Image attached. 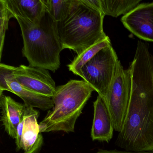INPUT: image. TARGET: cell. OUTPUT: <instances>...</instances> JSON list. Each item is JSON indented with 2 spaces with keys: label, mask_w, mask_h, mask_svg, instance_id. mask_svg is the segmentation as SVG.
<instances>
[{
  "label": "cell",
  "mask_w": 153,
  "mask_h": 153,
  "mask_svg": "<svg viewBox=\"0 0 153 153\" xmlns=\"http://www.w3.org/2000/svg\"><path fill=\"white\" fill-rule=\"evenodd\" d=\"M131 73L130 98L122 130L115 144L125 151H153V56L138 41Z\"/></svg>",
  "instance_id": "cell-1"
},
{
  "label": "cell",
  "mask_w": 153,
  "mask_h": 153,
  "mask_svg": "<svg viewBox=\"0 0 153 153\" xmlns=\"http://www.w3.org/2000/svg\"><path fill=\"white\" fill-rule=\"evenodd\" d=\"M15 19L22 33V53L29 66L55 72L60 66V54L64 50L59 38L57 22L47 10L38 25L20 17Z\"/></svg>",
  "instance_id": "cell-2"
},
{
  "label": "cell",
  "mask_w": 153,
  "mask_h": 153,
  "mask_svg": "<svg viewBox=\"0 0 153 153\" xmlns=\"http://www.w3.org/2000/svg\"><path fill=\"white\" fill-rule=\"evenodd\" d=\"M94 91L83 80H70L57 87L52 97L54 106L39 123L40 132H74L76 121Z\"/></svg>",
  "instance_id": "cell-3"
},
{
  "label": "cell",
  "mask_w": 153,
  "mask_h": 153,
  "mask_svg": "<svg viewBox=\"0 0 153 153\" xmlns=\"http://www.w3.org/2000/svg\"><path fill=\"white\" fill-rule=\"evenodd\" d=\"M104 16L79 0L69 16L57 23L58 35L63 49H70L78 55L107 38L103 27Z\"/></svg>",
  "instance_id": "cell-4"
},
{
  "label": "cell",
  "mask_w": 153,
  "mask_h": 153,
  "mask_svg": "<svg viewBox=\"0 0 153 153\" xmlns=\"http://www.w3.org/2000/svg\"><path fill=\"white\" fill-rule=\"evenodd\" d=\"M131 77L130 70L124 69L119 60L114 75L105 99L113 123L114 130H122L130 98Z\"/></svg>",
  "instance_id": "cell-5"
},
{
  "label": "cell",
  "mask_w": 153,
  "mask_h": 153,
  "mask_svg": "<svg viewBox=\"0 0 153 153\" xmlns=\"http://www.w3.org/2000/svg\"><path fill=\"white\" fill-rule=\"evenodd\" d=\"M117 54L111 45L102 49L81 69V78L105 99L114 75Z\"/></svg>",
  "instance_id": "cell-6"
},
{
  "label": "cell",
  "mask_w": 153,
  "mask_h": 153,
  "mask_svg": "<svg viewBox=\"0 0 153 153\" xmlns=\"http://www.w3.org/2000/svg\"><path fill=\"white\" fill-rule=\"evenodd\" d=\"M14 75L19 84L36 93L52 98L55 94L57 87L48 70L21 65Z\"/></svg>",
  "instance_id": "cell-7"
},
{
  "label": "cell",
  "mask_w": 153,
  "mask_h": 153,
  "mask_svg": "<svg viewBox=\"0 0 153 153\" xmlns=\"http://www.w3.org/2000/svg\"><path fill=\"white\" fill-rule=\"evenodd\" d=\"M121 21L140 39L153 42V2L140 4L123 16Z\"/></svg>",
  "instance_id": "cell-8"
},
{
  "label": "cell",
  "mask_w": 153,
  "mask_h": 153,
  "mask_svg": "<svg viewBox=\"0 0 153 153\" xmlns=\"http://www.w3.org/2000/svg\"><path fill=\"white\" fill-rule=\"evenodd\" d=\"M39 115L38 111L26 105L21 140L24 153H38L42 146L43 138L37 121Z\"/></svg>",
  "instance_id": "cell-9"
},
{
  "label": "cell",
  "mask_w": 153,
  "mask_h": 153,
  "mask_svg": "<svg viewBox=\"0 0 153 153\" xmlns=\"http://www.w3.org/2000/svg\"><path fill=\"white\" fill-rule=\"evenodd\" d=\"M94 117L91 129L93 140L109 143L113 136V123L103 98L98 95L94 102Z\"/></svg>",
  "instance_id": "cell-10"
},
{
  "label": "cell",
  "mask_w": 153,
  "mask_h": 153,
  "mask_svg": "<svg viewBox=\"0 0 153 153\" xmlns=\"http://www.w3.org/2000/svg\"><path fill=\"white\" fill-rule=\"evenodd\" d=\"M0 107L2 125L7 133L16 139L18 127L25 113V105L2 94L0 95Z\"/></svg>",
  "instance_id": "cell-11"
},
{
  "label": "cell",
  "mask_w": 153,
  "mask_h": 153,
  "mask_svg": "<svg viewBox=\"0 0 153 153\" xmlns=\"http://www.w3.org/2000/svg\"><path fill=\"white\" fill-rule=\"evenodd\" d=\"M7 8L16 16L38 25L47 12L43 0H4Z\"/></svg>",
  "instance_id": "cell-12"
},
{
  "label": "cell",
  "mask_w": 153,
  "mask_h": 153,
  "mask_svg": "<svg viewBox=\"0 0 153 153\" xmlns=\"http://www.w3.org/2000/svg\"><path fill=\"white\" fill-rule=\"evenodd\" d=\"M10 92L16 95L24 101L25 104L32 108L47 111L54 106L52 97L40 94L26 88L16 80L14 77L7 81Z\"/></svg>",
  "instance_id": "cell-13"
},
{
  "label": "cell",
  "mask_w": 153,
  "mask_h": 153,
  "mask_svg": "<svg viewBox=\"0 0 153 153\" xmlns=\"http://www.w3.org/2000/svg\"><path fill=\"white\" fill-rule=\"evenodd\" d=\"M103 15L117 18L126 15L140 4V0H100Z\"/></svg>",
  "instance_id": "cell-14"
},
{
  "label": "cell",
  "mask_w": 153,
  "mask_h": 153,
  "mask_svg": "<svg viewBox=\"0 0 153 153\" xmlns=\"http://www.w3.org/2000/svg\"><path fill=\"white\" fill-rule=\"evenodd\" d=\"M111 45L109 37L90 46L79 55L75 57L73 61L68 65L70 71L81 77V69L101 50Z\"/></svg>",
  "instance_id": "cell-15"
},
{
  "label": "cell",
  "mask_w": 153,
  "mask_h": 153,
  "mask_svg": "<svg viewBox=\"0 0 153 153\" xmlns=\"http://www.w3.org/2000/svg\"><path fill=\"white\" fill-rule=\"evenodd\" d=\"M50 16L57 23L69 16L79 0H43Z\"/></svg>",
  "instance_id": "cell-16"
},
{
  "label": "cell",
  "mask_w": 153,
  "mask_h": 153,
  "mask_svg": "<svg viewBox=\"0 0 153 153\" xmlns=\"http://www.w3.org/2000/svg\"><path fill=\"white\" fill-rule=\"evenodd\" d=\"M14 16L7 8L4 0H0V58L1 59L6 32L8 29L10 19Z\"/></svg>",
  "instance_id": "cell-17"
},
{
  "label": "cell",
  "mask_w": 153,
  "mask_h": 153,
  "mask_svg": "<svg viewBox=\"0 0 153 153\" xmlns=\"http://www.w3.org/2000/svg\"><path fill=\"white\" fill-rule=\"evenodd\" d=\"M16 67L0 64V95L2 94L4 91L10 92L7 81L14 77V72Z\"/></svg>",
  "instance_id": "cell-18"
},
{
  "label": "cell",
  "mask_w": 153,
  "mask_h": 153,
  "mask_svg": "<svg viewBox=\"0 0 153 153\" xmlns=\"http://www.w3.org/2000/svg\"><path fill=\"white\" fill-rule=\"evenodd\" d=\"M97 153H153V151H143V152H132V151H119L117 150H105L100 149Z\"/></svg>",
  "instance_id": "cell-19"
}]
</instances>
